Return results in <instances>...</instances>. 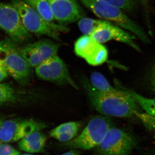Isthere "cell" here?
Instances as JSON below:
<instances>
[{"instance_id": "cell-1", "label": "cell", "mask_w": 155, "mask_h": 155, "mask_svg": "<svg viewBox=\"0 0 155 155\" xmlns=\"http://www.w3.org/2000/svg\"><path fill=\"white\" fill-rule=\"evenodd\" d=\"M85 82L86 89L91 104L97 112L104 116L126 118L134 115L140 118L137 103L129 94L124 96L108 94L97 91Z\"/></svg>"}, {"instance_id": "cell-2", "label": "cell", "mask_w": 155, "mask_h": 155, "mask_svg": "<svg viewBox=\"0 0 155 155\" xmlns=\"http://www.w3.org/2000/svg\"><path fill=\"white\" fill-rule=\"evenodd\" d=\"M11 4L17 9L24 27L30 33L37 36L46 35L60 41L58 32H66L69 31L64 25L48 22L22 0H11Z\"/></svg>"}, {"instance_id": "cell-3", "label": "cell", "mask_w": 155, "mask_h": 155, "mask_svg": "<svg viewBox=\"0 0 155 155\" xmlns=\"http://www.w3.org/2000/svg\"><path fill=\"white\" fill-rule=\"evenodd\" d=\"M112 126L108 118L101 116H95L79 135L71 141L64 143V145L69 148L84 150L96 148Z\"/></svg>"}, {"instance_id": "cell-4", "label": "cell", "mask_w": 155, "mask_h": 155, "mask_svg": "<svg viewBox=\"0 0 155 155\" xmlns=\"http://www.w3.org/2000/svg\"><path fill=\"white\" fill-rule=\"evenodd\" d=\"M136 144L132 134L112 126L96 148L95 153L97 155H130Z\"/></svg>"}, {"instance_id": "cell-5", "label": "cell", "mask_w": 155, "mask_h": 155, "mask_svg": "<svg viewBox=\"0 0 155 155\" xmlns=\"http://www.w3.org/2000/svg\"><path fill=\"white\" fill-rule=\"evenodd\" d=\"M0 28L17 44L31 38V34L24 27L19 12L11 3L0 2Z\"/></svg>"}, {"instance_id": "cell-6", "label": "cell", "mask_w": 155, "mask_h": 155, "mask_svg": "<svg viewBox=\"0 0 155 155\" xmlns=\"http://www.w3.org/2000/svg\"><path fill=\"white\" fill-rule=\"evenodd\" d=\"M43 122L32 119H10L3 120L0 127V142H15L30 134L45 128Z\"/></svg>"}, {"instance_id": "cell-7", "label": "cell", "mask_w": 155, "mask_h": 155, "mask_svg": "<svg viewBox=\"0 0 155 155\" xmlns=\"http://www.w3.org/2000/svg\"><path fill=\"white\" fill-rule=\"evenodd\" d=\"M35 73L42 80L59 84H68L78 88L64 61L57 55L51 57L37 67Z\"/></svg>"}, {"instance_id": "cell-8", "label": "cell", "mask_w": 155, "mask_h": 155, "mask_svg": "<svg viewBox=\"0 0 155 155\" xmlns=\"http://www.w3.org/2000/svg\"><path fill=\"white\" fill-rule=\"evenodd\" d=\"M74 50L77 56L91 66L101 65L107 60V48L89 35L80 37L75 42Z\"/></svg>"}, {"instance_id": "cell-9", "label": "cell", "mask_w": 155, "mask_h": 155, "mask_svg": "<svg viewBox=\"0 0 155 155\" xmlns=\"http://www.w3.org/2000/svg\"><path fill=\"white\" fill-rule=\"evenodd\" d=\"M59 48V45L55 42L45 39L28 44L19 51L31 67L36 68L44 61L57 55Z\"/></svg>"}, {"instance_id": "cell-10", "label": "cell", "mask_w": 155, "mask_h": 155, "mask_svg": "<svg viewBox=\"0 0 155 155\" xmlns=\"http://www.w3.org/2000/svg\"><path fill=\"white\" fill-rule=\"evenodd\" d=\"M49 2L53 17L60 25H67L84 18L83 9L77 0H49Z\"/></svg>"}, {"instance_id": "cell-11", "label": "cell", "mask_w": 155, "mask_h": 155, "mask_svg": "<svg viewBox=\"0 0 155 155\" xmlns=\"http://www.w3.org/2000/svg\"><path fill=\"white\" fill-rule=\"evenodd\" d=\"M3 65L8 75L18 83L24 85L30 81L31 67L17 48L9 54Z\"/></svg>"}, {"instance_id": "cell-12", "label": "cell", "mask_w": 155, "mask_h": 155, "mask_svg": "<svg viewBox=\"0 0 155 155\" xmlns=\"http://www.w3.org/2000/svg\"><path fill=\"white\" fill-rule=\"evenodd\" d=\"M90 36L101 44L115 40L127 44L135 50L140 51L139 48L134 41V37L119 26L114 25L112 22L95 31Z\"/></svg>"}, {"instance_id": "cell-13", "label": "cell", "mask_w": 155, "mask_h": 155, "mask_svg": "<svg viewBox=\"0 0 155 155\" xmlns=\"http://www.w3.org/2000/svg\"><path fill=\"white\" fill-rule=\"evenodd\" d=\"M91 85L97 91L103 93L124 96L127 94L124 90H118L111 86L104 76L98 72H94L90 77Z\"/></svg>"}, {"instance_id": "cell-14", "label": "cell", "mask_w": 155, "mask_h": 155, "mask_svg": "<svg viewBox=\"0 0 155 155\" xmlns=\"http://www.w3.org/2000/svg\"><path fill=\"white\" fill-rule=\"evenodd\" d=\"M110 22L103 19L82 18L78 21V24L81 31L84 35L90 36L95 31L108 25Z\"/></svg>"}, {"instance_id": "cell-15", "label": "cell", "mask_w": 155, "mask_h": 155, "mask_svg": "<svg viewBox=\"0 0 155 155\" xmlns=\"http://www.w3.org/2000/svg\"><path fill=\"white\" fill-rule=\"evenodd\" d=\"M33 8L42 17L50 22H54V19L50 9L49 0H22Z\"/></svg>"}, {"instance_id": "cell-16", "label": "cell", "mask_w": 155, "mask_h": 155, "mask_svg": "<svg viewBox=\"0 0 155 155\" xmlns=\"http://www.w3.org/2000/svg\"><path fill=\"white\" fill-rule=\"evenodd\" d=\"M149 116L155 118V98L150 99L140 95L135 92L122 87Z\"/></svg>"}, {"instance_id": "cell-17", "label": "cell", "mask_w": 155, "mask_h": 155, "mask_svg": "<svg viewBox=\"0 0 155 155\" xmlns=\"http://www.w3.org/2000/svg\"><path fill=\"white\" fill-rule=\"evenodd\" d=\"M19 94L8 84L0 83V107L18 101Z\"/></svg>"}, {"instance_id": "cell-18", "label": "cell", "mask_w": 155, "mask_h": 155, "mask_svg": "<svg viewBox=\"0 0 155 155\" xmlns=\"http://www.w3.org/2000/svg\"><path fill=\"white\" fill-rule=\"evenodd\" d=\"M123 11L131 12L137 9L141 0H99Z\"/></svg>"}, {"instance_id": "cell-19", "label": "cell", "mask_w": 155, "mask_h": 155, "mask_svg": "<svg viewBox=\"0 0 155 155\" xmlns=\"http://www.w3.org/2000/svg\"><path fill=\"white\" fill-rule=\"evenodd\" d=\"M17 45L9 37H6L0 41V65L3 64L11 51L17 48Z\"/></svg>"}, {"instance_id": "cell-20", "label": "cell", "mask_w": 155, "mask_h": 155, "mask_svg": "<svg viewBox=\"0 0 155 155\" xmlns=\"http://www.w3.org/2000/svg\"><path fill=\"white\" fill-rule=\"evenodd\" d=\"M47 139L30 142L25 143H18L19 149L29 153L41 152L44 150Z\"/></svg>"}, {"instance_id": "cell-21", "label": "cell", "mask_w": 155, "mask_h": 155, "mask_svg": "<svg viewBox=\"0 0 155 155\" xmlns=\"http://www.w3.org/2000/svg\"><path fill=\"white\" fill-rule=\"evenodd\" d=\"M81 127V123L79 122H70L63 123L51 130L50 135L58 134L67 133L73 131H78Z\"/></svg>"}, {"instance_id": "cell-22", "label": "cell", "mask_w": 155, "mask_h": 155, "mask_svg": "<svg viewBox=\"0 0 155 155\" xmlns=\"http://www.w3.org/2000/svg\"><path fill=\"white\" fill-rule=\"evenodd\" d=\"M78 131H73L67 133L58 134L51 136L53 138L61 142L67 143L71 141L77 137Z\"/></svg>"}, {"instance_id": "cell-23", "label": "cell", "mask_w": 155, "mask_h": 155, "mask_svg": "<svg viewBox=\"0 0 155 155\" xmlns=\"http://www.w3.org/2000/svg\"><path fill=\"white\" fill-rule=\"evenodd\" d=\"M0 155H20V153L10 145L0 142Z\"/></svg>"}, {"instance_id": "cell-24", "label": "cell", "mask_w": 155, "mask_h": 155, "mask_svg": "<svg viewBox=\"0 0 155 155\" xmlns=\"http://www.w3.org/2000/svg\"><path fill=\"white\" fill-rule=\"evenodd\" d=\"M9 76L7 70L3 64L0 65V83Z\"/></svg>"}, {"instance_id": "cell-25", "label": "cell", "mask_w": 155, "mask_h": 155, "mask_svg": "<svg viewBox=\"0 0 155 155\" xmlns=\"http://www.w3.org/2000/svg\"><path fill=\"white\" fill-rule=\"evenodd\" d=\"M61 155H78V154L75 151L71 150Z\"/></svg>"}, {"instance_id": "cell-26", "label": "cell", "mask_w": 155, "mask_h": 155, "mask_svg": "<svg viewBox=\"0 0 155 155\" xmlns=\"http://www.w3.org/2000/svg\"><path fill=\"white\" fill-rule=\"evenodd\" d=\"M152 84L153 88L154 90H155V79H153Z\"/></svg>"}, {"instance_id": "cell-27", "label": "cell", "mask_w": 155, "mask_h": 155, "mask_svg": "<svg viewBox=\"0 0 155 155\" xmlns=\"http://www.w3.org/2000/svg\"><path fill=\"white\" fill-rule=\"evenodd\" d=\"M153 79H155V68L153 71Z\"/></svg>"}, {"instance_id": "cell-28", "label": "cell", "mask_w": 155, "mask_h": 155, "mask_svg": "<svg viewBox=\"0 0 155 155\" xmlns=\"http://www.w3.org/2000/svg\"><path fill=\"white\" fill-rule=\"evenodd\" d=\"M3 120L2 119L1 117H0V127H1V125H2V122H3Z\"/></svg>"}, {"instance_id": "cell-29", "label": "cell", "mask_w": 155, "mask_h": 155, "mask_svg": "<svg viewBox=\"0 0 155 155\" xmlns=\"http://www.w3.org/2000/svg\"><path fill=\"white\" fill-rule=\"evenodd\" d=\"M32 155L31 154H23L21 155Z\"/></svg>"}, {"instance_id": "cell-30", "label": "cell", "mask_w": 155, "mask_h": 155, "mask_svg": "<svg viewBox=\"0 0 155 155\" xmlns=\"http://www.w3.org/2000/svg\"><path fill=\"white\" fill-rule=\"evenodd\" d=\"M142 1H143V2H147L149 0H142Z\"/></svg>"}, {"instance_id": "cell-31", "label": "cell", "mask_w": 155, "mask_h": 155, "mask_svg": "<svg viewBox=\"0 0 155 155\" xmlns=\"http://www.w3.org/2000/svg\"><path fill=\"white\" fill-rule=\"evenodd\" d=\"M152 155H155V153H153Z\"/></svg>"}, {"instance_id": "cell-32", "label": "cell", "mask_w": 155, "mask_h": 155, "mask_svg": "<svg viewBox=\"0 0 155 155\" xmlns=\"http://www.w3.org/2000/svg\"></svg>"}]
</instances>
